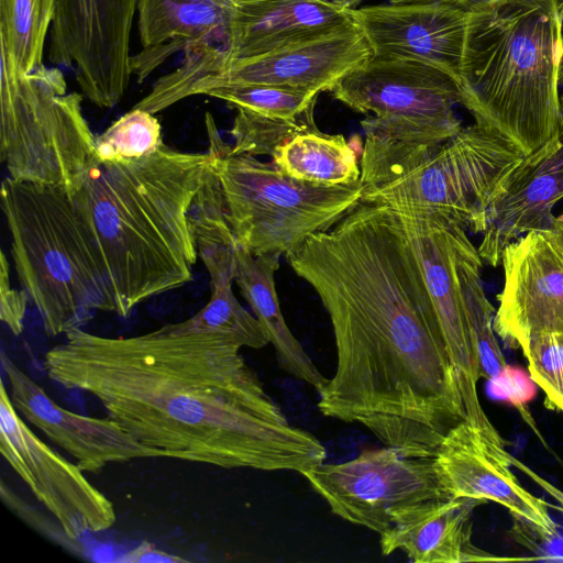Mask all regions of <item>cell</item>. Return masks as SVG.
<instances>
[{
    "instance_id": "obj_1",
    "label": "cell",
    "mask_w": 563,
    "mask_h": 563,
    "mask_svg": "<svg viewBox=\"0 0 563 563\" xmlns=\"http://www.w3.org/2000/svg\"><path fill=\"white\" fill-rule=\"evenodd\" d=\"M317 292L336 366L318 393L325 417L368 429L407 457H433L465 420L457 376L400 217L360 201L286 255Z\"/></svg>"
},
{
    "instance_id": "obj_2",
    "label": "cell",
    "mask_w": 563,
    "mask_h": 563,
    "mask_svg": "<svg viewBox=\"0 0 563 563\" xmlns=\"http://www.w3.org/2000/svg\"><path fill=\"white\" fill-rule=\"evenodd\" d=\"M64 335L44 356L47 376L95 397L165 457L300 474L325 460L320 440L288 421L227 334L177 322L134 336L80 327Z\"/></svg>"
},
{
    "instance_id": "obj_3",
    "label": "cell",
    "mask_w": 563,
    "mask_h": 563,
    "mask_svg": "<svg viewBox=\"0 0 563 563\" xmlns=\"http://www.w3.org/2000/svg\"><path fill=\"white\" fill-rule=\"evenodd\" d=\"M212 154L162 144L142 157L97 164L70 195L92 230L117 314L192 279L198 258L189 212Z\"/></svg>"
},
{
    "instance_id": "obj_4",
    "label": "cell",
    "mask_w": 563,
    "mask_h": 563,
    "mask_svg": "<svg viewBox=\"0 0 563 563\" xmlns=\"http://www.w3.org/2000/svg\"><path fill=\"white\" fill-rule=\"evenodd\" d=\"M563 15L556 0H498L471 12L459 79L475 123L528 155L563 128Z\"/></svg>"
},
{
    "instance_id": "obj_5",
    "label": "cell",
    "mask_w": 563,
    "mask_h": 563,
    "mask_svg": "<svg viewBox=\"0 0 563 563\" xmlns=\"http://www.w3.org/2000/svg\"><path fill=\"white\" fill-rule=\"evenodd\" d=\"M1 209L16 274L47 335L81 327L96 310L117 313L97 239L67 190L8 176Z\"/></svg>"
},
{
    "instance_id": "obj_6",
    "label": "cell",
    "mask_w": 563,
    "mask_h": 563,
    "mask_svg": "<svg viewBox=\"0 0 563 563\" xmlns=\"http://www.w3.org/2000/svg\"><path fill=\"white\" fill-rule=\"evenodd\" d=\"M364 134L362 202L442 214L473 233H482L496 189L526 156L505 136L476 123L441 142Z\"/></svg>"
},
{
    "instance_id": "obj_7",
    "label": "cell",
    "mask_w": 563,
    "mask_h": 563,
    "mask_svg": "<svg viewBox=\"0 0 563 563\" xmlns=\"http://www.w3.org/2000/svg\"><path fill=\"white\" fill-rule=\"evenodd\" d=\"M205 124L227 220L236 242L254 256L291 253L310 235L332 228L361 201V180L328 186L296 179L272 162L234 153L210 112H206Z\"/></svg>"
},
{
    "instance_id": "obj_8",
    "label": "cell",
    "mask_w": 563,
    "mask_h": 563,
    "mask_svg": "<svg viewBox=\"0 0 563 563\" xmlns=\"http://www.w3.org/2000/svg\"><path fill=\"white\" fill-rule=\"evenodd\" d=\"M59 68L21 75L1 48L0 157L9 177L73 195L97 165L96 136Z\"/></svg>"
},
{
    "instance_id": "obj_9",
    "label": "cell",
    "mask_w": 563,
    "mask_h": 563,
    "mask_svg": "<svg viewBox=\"0 0 563 563\" xmlns=\"http://www.w3.org/2000/svg\"><path fill=\"white\" fill-rule=\"evenodd\" d=\"M351 110L365 114L363 131L408 142H441L463 126L455 113L457 81L429 64L373 55L330 91Z\"/></svg>"
},
{
    "instance_id": "obj_10",
    "label": "cell",
    "mask_w": 563,
    "mask_h": 563,
    "mask_svg": "<svg viewBox=\"0 0 563 563\" xmlns=\"http://www.w3.org/2000/svg\"><path fill=\"white\" fill-rule=\"evenodd\" d=\"M301 475L332 514L378 534L404 510L449 497L433 457H407L388 446L363 450L342 463L323 462Z\"/></svg>"
},
{
    "instance_id": "obj_11",
    "label": "cell",
    "mask_w": 563,
    "mask_h": 563,
    "mask_svg": "<svg viewBox=\"0 0 563 563\" xmlns=\"http://www.w3.org/2000/svg\"><path fill=\"white\" fill-rule=\"evenodd\" d=\"M137 0H55L48 59L73 68L81 92L111 109L131 74L130 36Z\"/></svg>"
},
{
    "instance_id": "obj_12",
    "label": "cell",
    "mask_w": 563,
    "mask_h": 563,
    "mask_svg": "<svg viewBox=\"0 0 563 563\" xmlns=\"http://www.w3.org/2000/svg\"><path fill=\"white\" fill-rule=\"evenodd\" d=\"M396 212L419 260L440 320L457 376L465 421L479 428L493 440L501 441V435L486 415L478 397L481 366L467 325L457 277L459 250L467 235L465 229L438 213Z\"/></svg>"
},
{
    "instance_id": "obj_13",
    "label": "cell",
    "mask_w": 563,
    "mask_h": 563,
    "mask_svg": "<svg viewBox=\"0 0 563 563\" xmlns=\"http://www.w3.org/2000/svg\"><path fill=\"white\" fill-rule=\"evenodd\" d=\"M0 452L67 538L101 532L114 525L117 515L110 499L86 478L77 464L66 460L26 426L3 384L0 389Z\"/></svg>"
},
{
    "instance_id": "obj_14",
    "label": "cell",
    "mask_w": 563,
    "mask_h": 563,
    "mask_svg": "<svg viewBox=\"0 0 563 563\" xmlns=\"http://www.w3.org/2000/svg\"><path fill=\"white\" fill-rule=\"evenodd\" d=\"M371 56L364 33L353 21L263 55L218 64L190 86L187 98L218 84L271 85L320 95Z\"/></svg>"
},
{
    "instance_id": "obj_15",
    "label": "cell",
    "mask_w": 563,
    "mask_h": 563,
    "mask_svg": "<svg viewBox=\"0 0 563 563\" xmlns=\"http://www.w3.org/2000/svg\"><path fill=\"white\" fill-rule=\"evenodd\" d=\"M504 287L497 295L494 330L521 349L529 339L563 332V245L553 231H531L506 246Z\"/></svg>"
},
{
    "instance_id": "obj_16",
    "label": "cell",
    "mask_w": 563,
    "mask_h": 563,
    "mask_svg": "<svg viewBox=\"0 0 563 563\" xmlns=\"http://www.w3.org/2000/svg\"><path fill=\"white\" fill-rule=\"evenodd\" d=\"M433 460L449 497L481 504L494 501L525 520L541 536H555L556 525L548 504L520 484L504 442L490 439L479 428L462 420L445 434Z\"/></svg>"
},
{
    "instance_id": "obj_17",
    "label": "cell",
    "mask_w": 563,
    "mask_h": 563,
    "mask_svg": "<svg viewBox=\"0 0 563 563\" xmlns=\"http://www.w3.org/2000/svg\"><path fill=\"white\" fill-rule=\"evenodd\" d=\"M373 55L434 66L459 84L471 12L444 1L383 3L352 9Z\"/></svg>"
},
{
    "instance_id": "obj_18",
    "label": "cell",
    "mask_w": 563,
    "mask_h": 563,
    "mask_svg": "<svg viewBox=\"0 0 563 563\" xmlns=\"http://www.w3.org/2000/svg\"><path fill=\"white\" fill-rule=\"evenodd\" d=\"M563 199V128L526 155L503 179L485 212L477 247L483 262L501 264L508 244L531 231H553V209Z\"/></svg>"
},
{
    "instance_id": "obj_19",
    "label": "cell",
    "mask_w": 563,
    "mask_h": 563,
    "mask_svg": "<svg viewBox=\"0 0 563 563\" xmlns=\"http://www.w3.org/2000/svg\"><path fill=\"white\" fill-rule=\"evenodd\" d=\"M1 367L19 415L70 454L84 472L98 473L110 463L134 459L165 457L162 451L142 444L109 417L84 416L60 407L3 352Z\"/></svg>"
},
{
    "instance_id": "obj_20",
    "label": "cell",
    "mask_w": 563,
    "mask_h": 563,
    "mask_svg": "<svg viewBox=\"0 0 563 563\" xmlns=\"http://www.w3.org/2000/svg\"><path fill=\"white\" fill-rule=\"evenodd\" d=\"M136 14L141 49L130 66L139 82L177 53L227 44V0H137Z\"/></svg>"
},
{
    "instance_id": "obj_21",
    "label": "cell",
    "mask_w": 563,
    "mask_h": 563,
    "mask_svg": "<svg viewBox=\"0 0 563 563\" xmlns=\"http://www.w3.org/2000/svg\"><path fill=\"white\" fill-rule=\"evenodd\" d=\"M479 501L439 498L410 507L379 536L382 554L399 550L415 563L499 560L472 542V512Z\"/></svg>"
},
{
    "instance_id": "obj_22",
    "label": "cell",
    "mask_w": 563,
    "mask_h": 563,
    "mask_svg": "<svg viewBox=\"0 0 563 563\" xmlns=\"http://www.w3.org/2000/svg\"><path fill=\"white\" fill-rule=\"evenodd\" d=\"M277 253L254 256L236 242L233 282L273 345L279 367L292 377L312 386L317 393L328 384L327 378L289 330L282 313L275 286L279 267Z\"/></svg>"
},
{
    "instance_id": "obj_23",
    "label": "cell",
    "mask_w": 563,
    "mask_h": 563,
    "mask_svg": "<svg viewBox=\"0 0 563 563\" xmlns=\"http://www.w3.org/2000/svg\"><path fill=\"white\" fill-rule=\"evenodd\" d=\"M272 163L296 179L318 185H351L361 178V165L345 137L319 129L301 133L280 146Z\"/></svg>"
},
{
    "instance_id": "obj_24",
    "label": "cell",
    "mask_w": 563,
    "mask_h": 563,
    "mask_svg": "<svg viewBox=\"0 0 563 563\" xmlns=\"http://www.w3.org/2000/svg\"><path fill=\"white\" fill-rule=\"evenodd\" d=\"M483 260L466 235L460 246L457 277L464 312L479 361L482 378L492 379L507 365L494 330L495 309L481 278Z\"/></svg>"
},
{
    "instance_id": "obj_25",
    "label": "cell",
    "mask_w": 563,
    "mask_h": 563,
    "mask_svg": "<svg viewBox=\"0 0 563 563\" xmlns=\"http://www.w3.org/2000/svg\"><path fill=\"white\" fill-rule=\"evenodd\" d=\"M54 8L55 0H0V47L21 75L43 65Z\"/></svg>"
},
{
    "instance_id": "obj_26",
    "label": "cell",
    "mask_w": 563,
    "mask_h": 563,
    "mask_svg": "<svg viewBox=\"0 0 563 563\" xmlns=\"http://www.w3.org/2000/svg\"><path fill=\"white\" fill-rule=\"evenodd\" d=\"M232 283L231 277L211 282L209 301L180 324L186 330L227 334L241 347L262 349L269 340L256 317L236 299Z\"/></svg>"
},
{
    "instance_id": "obj_27",
    "label": "cell",
    "mask_w": 563,
    "mask_h": 563,
    "mask_svg": "<svg viewBox=\"0 0 563 563\" xmlns=\"http://www.w3.org/2000/svg\"><path fill=\"white\" fill-rule=\"evenodd\" d=\"M203 95L221 99L231 108L278 119H297L316 107L319 93L257 84H218Z\"/></svg>"
},
{
    "instance_id": "obj_28",
    "label": "cell",
    "mask_w": 563,
    "mask_h": 563,
    "mask_svg": "<svg viewBox=\"0 0 563 563\" xmlns=\"http://www.w3.org/2000/svg\"><path fill=\"white\" fill-rule=\"evenodd\" d=\"M235 110L230 134L234 141L231 148L239 154L272 157L280 146L295 136L318 130L314 108L292 120L269 118L243 109Z\"/></svg>"
},
{
    "instance_id": "obj_29",
    "label": "cell",
    "mask_w": 563,
    "mask_h": 563,
    "mask_svg": "<svg viewBox=\"0 0 563 563\" xmlns=\"http://www.w3.org/2000/svg\"><path fill=\"white\" fill-rule=\"evenodd\" d=\"M163 144L162 126L153 113L132 108L96 136V162L117 163L142 157Z\"/></svg>"
},
{
    "instance_id": "obj_30",
    "label": "cell",
    "mask_w": 563,
    "mask_h": 563,
    "mask_svg": "<svg viewBox=\"0 0 563 563\" xmlns=\"http://www.w3.org/2000/svg\"><path fill=\"white\" fill-rule=\"evenodd\" d=\"M521 351L531 378L545 395L547 405L563 412V332L534 335Z\"/></svg>"
},
{
    "instance_id": "obj_31",
    "label": "cell",
    "mask_w": 563,
    "mask_h": 563,
    "mask_svg": "<svg viewBox=\"0 0 563 563\" xmlns=\"http://www.w3.org/2000/svg\"><path fill=\"white\" fill-rule=\"evenodd\" d=\"M536 386L530 374L511 365H506L498 375L489 379L490 394L518 408L527 405L536 396Z\"/></svg>"
},
{
    "instance_id": "obj_32",
    "label": "cell",
    "mask_w": 563,
    "mask_h": 563,
    "mask_svg": "<svg viewBox=\"0 0 563 563\" xmlns=\"http://www.w3.org/2000/svg\"><path fill=\"white\" fill-rule=\"evenodd\" d=\"M27 292L15 289L10 280L9 262L5 253L1 251L0 260V319L14 335L23 331L26 312Z\"/></svg>"
},
{
    "instance_id": "obj_33",
    "label": "cell",
    "mask_w": 563,
    "mask_h": 563,
    "mask_svg": "<svg viewBox=\"0 0 563 563\" xmlns=\"http://www.w3.org/2000/svg\"><path fill=\"white\" fill-rule=\"evenodd\" d=\"M124 563H185L189 562L188 560L180 558L178 555H174L167 552H164L154 547V544L143 541L136 548L132 549L128 553H125L121 560Z\"/></svg>"
},
{
    "instance_id": "obj_34",
    "label": "cell",
    "mask_w": 563,
    "mask_h": 563,
    "mask_svg": "<svg viewBox=\"0 0 563 563\" xmlns=\"http://www.w3.org/2000/svg\"><path fill=\"white\" fill-rule=\"evenodd\" d=\"M511 462L512 466L519 468L523 474L528 475L529 478L537 483L539 487H541L551 498H553L563 512V492L560 488L544 479L542 476L533 472L530 467L514 456H511Z\"/></svg>"
},
{
    "instance_id": "obj_35",
    "label": "cell",
    "mask_w": 563,
    "mask_h": 563,
    "mask_svg": "<svg viewBox=\"0 0 563 563\" xmlns=\"http://www.w3.org/2000/svg\"><path fill=\"white\" fill-rule=\"evenodd\" d=\"M417 1H444V2L455 4L468 12H473L481 8L487 7L498 0H390V2H393V3L417 2Z\"/></svg>"
},
{
    "instance_id": "obj_36",
    "label": "cell",
    "mask_w": 563,
    "mask_h": 563,
    "mask_svg": "<svg viewBox=\"0 0 563 563\" xmlns=\"http://www.w3.org/2000/svg\"><path fill=\"white\" fill-rule=\"evenodd\" d=\"M554 231L556 232V234L563 245V212L560 213L559 216H556Z\"/></svg>"
},
{
    "instance_id": "obj_37",
    "label": "cell",
    "mask_w": 563,
    "mask_h": 563,
    "mask_svg": "<svg viewBox=\"0 0 563 563\" xmlns=\"http://www.w3.org/2000/svg\"><path fill=\"white\" fill-rule=\"evenodd\" d=\"M327 1L335 2V3L342 4L350 9L356 8L362 2V0H327Z\"/></svg>"
},
{
    "instance_id": "obj_38",
    "label": "cell",
    "mask_w": 563,
    "mask_h": 563,
    "mask_svg": "<svg viewBox=\"0 0 563 563\" xmlns=\"http://www.w3.org/2000/svg\"><path fill=\"white\" fill-rule=\"evenodd\" d=\"M561 14L563 15V0H556Z\"/></svg>"
},
{
    "instance_id": "obj_39",
    "label": "cell",
    "mask_w": 563,
    "mask_h": 563,
    "mask_svg": "<svg viewBox=\"0 0 563 563\" xmlns=\"http://www.w3.org/2000/svg\"><path fill=\"white\" fill-rule=\"evenodd\" d=\"M561 102H562V110H563V96L561 97Z\"/></svg>"
}]
</instances>
